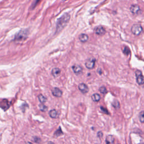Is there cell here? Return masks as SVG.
I'll return each instance as SVG.
<instances>
[{
  "instance_id": "19",
  "label": "cell",
  "mask_w": 144,
  "mask_h": 144,
  "mask_svg": "<svg viewBox=\"0 0 144 144\" xmlns=\"http://www.w3.org/2000/svg\"><path fill=\"white\" fill-rule=\"evenodd\" d=\"M39 108H40L41 111L43 112H46L47 110V107L44 104H41L39 105Z\"/></svg>"
},
{
  "instance_id": "10",
  "label": "cell",
  "mask_w": 144,
  "mask_h": 144,
  "mask_svg": "<svg viewBox=\"0 0 144 144\" xmlns=\"http://www.w3.org/2000/svg\"><path fill=\"white\" fill-rule=\"evenodd\" d=\"M52 94L55 97H60L62 95V92L60 88L55 87L52 89Z\"/></svg>"
},
{
  "instance_id": "17",
  "label": "cell",
  "mask_w": 144,
  "mask_h": 144,
  "mask_svg": "<svg viewBox=\"0 0 144 144\" xmlns=\"http://www.w3.org/2000/svg\"><path fill=\"white\" fill-rule=\"evenodd\" d=\"M112 105L116 109H119L120 104H119V101L116 100V99H115V100H114V101L112 102Z\"/></svg>"
},
{
  "instance_id": "26",
  "label": "cell",
  "mask_w": 144,
  "mask_h": 144,
  "mask_svg": "<svg viewBox=\"0 0 144 144\" xmlns=\"http://www.w3.org/2000/svg\"><path fill=\"white\" fill-rule=\"evenodd\" d=\"M47 144H55V143H53V142H52V141H49V142H48Z\"/></svg>"
},
{
  "instance_id": "16",
  "label": "cell",
  "mask_w": 144,
  "mask_h": 144,
  "mask_svg": "<svg viewBox=\"0 0 144 144\" xmlns=\"http://www.w3.org/2000/svg\"><path fill=\"white\" fill-rule=\"evenodd\" d=\"M38 98L39 101H40V103L41 104H44V103H45L47 101L46 97H45V96H44L43 95H41V94L39 95L38 96Z\"/></svg>"
},
{
  "instance_id": "11",
  "label": "cell",
  "mask_w": 144,
  "mask_h": 144,
  "mask_svg": "<svg viewBox=\"0 0 144 144\" xmlns=\"http://www.w3.org/2000/svg\"><path fill=\"white\" fill-rule=\"evenodd\" d=\"M114 137L112 136V135H108L105 139L106 144H114Z\"/></svg>"
},
{
  "instance_id": "27",
  "label": "cell",
  "mask_w": 144,
  "mask_h": 144,
  "mask_svg": "<svg viewBox=\"0 0 144 144\" xmlns=\"http://www.w3.org/2000/svg\"><path fill=\"white\" fill-rule=\"evenodd\" d=\"M25 144H33V143L31 142H25Z\"/></svg>"
},
{
  "instance_id": "14",
  "label": "cell",
  "mask_w": 144,
  "mask_h": 144,
  "mask_svg": "<svg viewBox=\"0 0 144 144\" xmlns=\"http://www.w3.org/2000/svg\"><path fill=\"white\" fill-rule=\"evenodd\" d=\"M49 115L51 118H53V119H55L57 118L58 117V113L57 111L55 109H53L50 111L49 112Z\"/></svg>"
},
{
  "instance_id": "22",
  "label": "cell",
  "mask_w": 144,
  "mask_h": 144,
  "mask_svg": "<svg viewBox=\"0 0 144 144\" xmlns=\"http://www.w3.org/2000/svg\"><path fill=\"white\" fill-rule=\"evenodd\" d=\"M99 91H100V92L103 94H106L107 92L106 87L104 86L100 87V88H99Z\"/></svg>"
},
{
  "instance_id": "23",
  "label": "cell",
  "mask_w": 144,
  "mask_h": 144,
  "mask_svg": "<svg viewBox=\"0 0 144 144\" xmlns=\"http://www.w3.org/2000/svg\"><path fill=\"white\" fill-rule=\"evenodd\" d=\"M33 141L35 143H40L41 142V139H40L39 137L37 136H34L33 137Z\"/></svg>"
},
{
  "instance_id": "1",
  "label": "cell",
  "mask_w": 144,
  "mask_h": 144,
  "mask_svg": "<svg viewBox=\"0 0 144 144\" xmlns=\"http://www.w3.org/2000/svg\"><path fill=\"white\" fill-rule=\"evenodd\" d=\"M70 16L69 14L66 13L63 15L59 19L57 20L56 23V32H60L64 28L65 25L67 24L70 20Z\"/></svg>"
},
{
  "instance_id": "25",
  "label": "cell",
  "mask_w": 144,
  "mask_h": 144,
  "mask_svg": "<svg viewBox=\"0 0 144 144\" xmlns=\"http://www.w3.org/2000/svg\"><path fill=\"white\" fill-rule=\"evenodd\" d=\"M103 133H102L101 132H98L97 133V136L98 137H100V138L102 137H103Z\"/></svg>"
},
{
  "instance_id": "21",
  "label": "cell",
  "mask_w": 144,
  "mask_h": 144,
  "mask_svg": "<svg viewBox=\"0 0 144 144\" xmlns=\"http://www.w3.org/2000/svg\"><path fill=\"white\" fill-rule=\"evenodd\" d=\"M139 120L140 121L144 123V111H142L139 114Z\"/></svg>"
},
{
  "instance_id": "20",
  "label": "cell",
  "mask_w": 144,
  "mask_h": 144,
  "mask_svg": "<svg viewBox=\"0 0 144 144\" xmlns=\"http://www.w3.org/2000/svg\"><path fill=\"white\" fill-rule=\"evenodd\" d=\"M123 53L125 54V55H130L131 53L130 49H129V47L127 46H125L124 47L123 50Z\"/></svg>"
},
{
  "instance_id": "8",
  "label": "cell",
  "mask_w": 144,
  "mask_h": 144,
  "mask_svg": "<svg viewBox=\"0 0 144 144\" xmlns=\"http://www.w3.org/2000/svg\"><path fill=\"white\" fill-rule=\"evenodd\" d=\"M71 69H72V70H73L74 73L77 75L80 74L82 73L83 69H82V67H80V66L79 65L75 64V65H73L71 67Z\"/></svg>"
},
{
  "instance_id": "28",
  "label": "cell",
  "mask_w": 144,
  "mask_h": 144,
  "mask_svg": "<svg viewBox=\"0 0 144 144\" xmlns=\"http://www.w3.org/2000/svg\"><path fill=\"white\" fill-rule=\"evenodd\" d=\"M117 144H120V143H117Z\"/></svg>"
},
{
  "instance_id": "18",
  "label": "cell",
  "mask_w": 144,
  "mask_h": 144,
  "mask_svg": "<svg viewBox=\"0 0 144 144\" xmlns=\"http://www.w3.org/2000/svg\"><path fill=\"white\" fill-rule=\"evenodd\" d=\"M63 134V132H62V131L61 130V127H60L58 130H57L56 131H55V133H54V136L55 137H58L59 136H60L61 135H62Z\"/></svg>"
},
{
  "instance_id": "24",
  "label": "cell",
  "mask_w": 144,
  "mask_h": 144,
  "mask_svg": "<svg viewBox=\"0 0 144 144\" xmlns=\"http://www.w3.org/2000/svg\"><path fill=\"white\" fill-rule=\"evenodd\" d=\"M100 109H101V110L103 113H106V114H109V112H108V111L105 107H103L101 106V107H100Z\"/></svg>"
},
{
  "instance_id": "9",
  "label": "cell",
  "mask_w": 144,
  "mask_h": 144,
  "mask_svg": "<svg viewBox=\"0 0 144 144\" xmlns=\"http://www.w3.org/2000/svg\"><path fill=\"white\" fill-rule=\"evenodd\" d=\"M78 89L79 91L83 93V94H86L89 91V88L87 85H86L85 83H80L78 86Z\"/></svg>"
},
{
  "instance_id": "2",
  "label": "cell",
  "mask_w": 144,
  "mask_h": 144,
  "mask_svg": "<svg viewBox=\"0 0 144 144\" xmlns=\"http://www.w3.org/2000/svg\"><path fill=\"white\" fill-rule=\"evenodd\" d=\"M143 28L139 24H134L131 28V32L135 35H139L142 33Z\"/></svg>"
},
{
  "instance_id": "15",
  "label": "cell",
  "mask_w": 144,
  "mask_h": 144,
  "mask_svg": "<svg viewBox=\"0 0 144 144\" xmlns=\"http://www.w3.org/2000/svg\"><path fill=\"white\" fill-rule=\"evenodd\" d=\"M91 98L94 102H98L100 100L101 96L98 94H94L91 96Z\"/></svg>"
},
{
  "instance_id": "3",
  "label": "cell",
  "mask_w": 144,
  "mask_h": 144,
  "mask_svg": "<svg viewBox=\"0 0 144 144\" xmlns=\"http://www.w3.org/2000/svg\"><path fill=\"white\" fill-rule=\"evenodd\" d=\"M135 74L136 76L137 83L139 85H142L144 84V76L142 74V72L140 70H136L135 71Z\"/></svg>"
},
{
  "instance_id": "5",
  "label": "cell",
  "mask_w": 144,
  "mask_h": 144,
  "mask_svg": "<svg viewBox=\"0 0 144 144\" xmlns=\"http://www.w3.org/2000/svg\"><path fill=\"white\" fill-rule=\"evenodd\" d=\"M95 62L96 60L94 58H90L88 59L85 63L86 67L88 69H92L95 66Z\"/></svg>"
},
{
  "instance_id": "7",
  "label": "cell",
  "mask_w": 144,
  "mask_h": 144,
  "mask_svg": "<svg viewBox=\"0 0 144 144\" xmlns=\"http://www.w3.org/2000/svg\"><path fill=\"white\" fill-rule=\"evenodd\" d=\"M94 31L95 33L98 35H104L105 33V29L103 26H97L94 29Z\"/></svg>"
},
{
  "instance_id": "6",
  "label": "cell",
  "mask_w": 144,
  "mask_h": 144,
  "mask_svg": "<svg viewBox=\"0 0 144 144\" xmlns=\"http://www.w3.org/2000/svg\"><path fill=\"white\" fill-rule=\"evenodd\" d=\"M26 37H27L26 32L25 31H21L15 35V40H16L17 41L25 40Z\"/></svg>"
},
{
  "instance_id": "4",
  "label": "cell",
  "mask_w": 144,
  "mask_h": 144,
  "mask_svg": "<svg viewBox=\"0 0 144 144\" xmlns=\"http://www.w3.org/2000/svg\"><path fill=\"white\" fill-rule=\"evenodd\" d=\"M130 11L134 15L140 14L141 12V9L139 5L137 4H133L131 6Z\"/></svg>"
},
{
  "instance_id": "13",
  "label": "cell",
  "mask_w": 144,
  "mask_h": 144,
  "mask_svg": "<svg viewBox=\"0 0 144 144\" xmlns=\"http://www.w3.org/2000/svg\"><path fill=\"white\" fill-rule=\"evenodd\" d=\"M79 40L82 42H86L88 40V36L87 34L82 33L79 35Z\"/></svg>"
},
{
  "instance_id": "12",
  "label": "cell",
  "mask_w": 144,
  "mask_h": 144,
  "mask_svg": "<svg viewBox=\"0 0 144 144\" xmlns=\"http://www.w3.org/2000/svg\"><path fill=\"white\" fill-rule=\"evenodd\" d=\"M61 73V70L58 68H55L52 70L51 74L53 77H58L60 76V74Z\"/></svg>"
}]
</instances>
